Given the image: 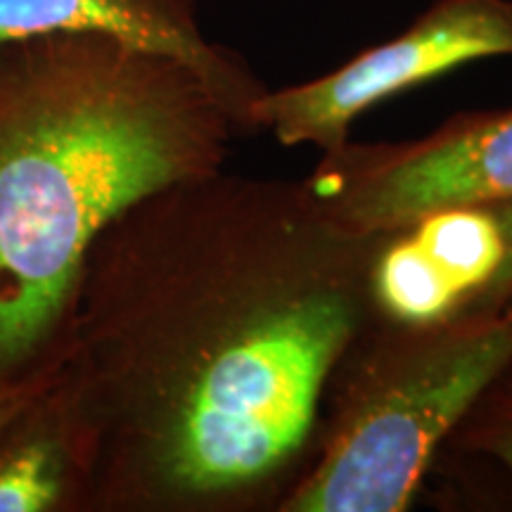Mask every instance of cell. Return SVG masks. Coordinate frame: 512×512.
Masks as SVG:
<instances>
[{
	"instance_id": "1",
	"label": "cell",
	"mask_w": 512,
	"mask_h": 512,
	"mask_svg": "<svg viewBox=\"0 0 512 512\" xmlns=\"http://www.w3.org/2000/svg\"><path fill=\"white\" fill-rule=\"evenodd\" d=\"M311 190L221 169L131 204L76 283L60 375L81 512H209L304 446L373 292V245Z\"/></svg>"
},
{
	"instance_id": "2",
	"label": "cell",
	"mask_w": 512,
	"mask_h": 512,
	"mask_svg": "<svg viewBox=\"0 0 512 512\" xmlns=\"http://www.w3.org/2000/svg\"><path fill=\"white\" fill-rule=\"evenodd\" d=\"M235 128L188 64L119 36L0 48V377L62 356L95 238L152 192L219 171Z\"/></svg>"
},
{
	"instance_id": "3",
	"label": "cell",
	"mask_w": 512,
	"mask_h": 512,
	"mask_svg": "<svg viewBox=\"0 0 512 512\" xmlns=\"http://www.w3.org/2000/svg\"><path fill=\"white\" fill-rule=\"evenodd\" d=\"M437 323L368 382L285 510L408 508L437 446L512 358L510 325L448 330Z\"/></svg>"
},
{
	"instance_id": "4",
	"label": "cell",
	"mask_w": 512,
	"mask_h": 512,
	"mask_svg": "<svg viewBox=\"0 0 512 512\" xmlns=\"http://www.w3.org/2000/svg\"><path fill=\"white\" fill-rule=\"evenodd\" d=\"M306 188L332 221L370 238L439 209L512 200V112L460 119L420 143L342 145Z\"/></svg>"
},
{
	"instance_id": "5",
	"label": "cell",
	"mask_w": 512,
	"mask_h": 512,
	"mask_svg": "<svg viewBox=\"0 0 512 512\" xmlns=\"http://www.w3.org/2000/svg\"><path fill=\"white\" fill-rule=\"evenodd\" d=\"M486 57H512V0H437L403 34L335 72L264 91L249 105L247 124L328 155L347 145L351 121L377 102Z\"/></svg>"
},
{
	"instance_id": "6",
	"label": "cell",
	"mask_w": 512,
	"mask_h": 512,
	"mask_svg": "<svg viewBox=\"0 0 512 512\" xmlns=\"http://www.w3.org/2000/svg\"><path fill=\"white\" fill-rule=\"evenodd\" d=\"M62 31H100L188 64L219 95L238 126L266 91L228 48L211 43L195 0H0V48Z\"/></svg>"
},
{
	"instance_id": "7",
	"label": "cell",
	"mask_w": 512,
	"mask_h": 512,
	"mask_svg": "<svg viewBox=\"0 0 512 512\" xmlns=\"http://www.w3.org/2000/svg\"><path fill=\"white\" fill-rule=\"evenodd\" d=\"M83 484L79 425L57 366L0 430V512H81Z\"/></svg>"
},
{
	"instance_id": "8",
	"label": "cell",
	"mask_w": 512,
	"mask_h": 512,
	"mask_svg": "<svg viewBox=\"0 0 512 512\" xmlns=\"http://www.w3.org/2000/svg\"><path fill=\"white\" fill-rule=\"evenodd\" d=\"M406 230L460 299L491 283L503 264L501 219L484 211L482 204L432 211Z\"/></svg>"
},
{
	"instance_id": "9",
	"label": "cell",
	"mask_w": 512,
	"mask_h": 512,
	"mask_svg": "<svg viewBox=\"0 0 512 512\" xmlns=\"http://www.w3.org/2000/svg\"><path fill=\"white\" fill-rule=\"evenodd\" d=\"M373 294L384 313L406 325L446 318L460 302V294L427 259L411 233L382 249L373 266Z\"/></svg>"
},
{
	"instance_id": "10",
	"label": "cell",
	"mask_w": 512,
	"mask_h": 512,
	"mask_svg": "<svg viewBox=\"0 0 512 512\" xmlns=\"http://www.w3.org/2000/svg\"><path fill=\"white\" fill-rule=\"evenodd\" d=\"M60 358L53 363H46V366L31 370V373L15 375V377H0V430H3V427L8 425V422L15 418L24 406H27L31 396L46 387V382L55 375L57 366H60Z\"/></svg>"
},
{
	"instance_id": "11",
	"label": "cell",
	"mask_w": 512,
	"mask_h": 512,
	"mask_svg": "<svg viewBox=\"0 0 512 512\" xmlns=\"http://www.w3.org/2000/svg\"><path fill=\"white\" fill-rule=\"evenodd\" d=\"M501 226H503V235H505V256H503L501 268H498L496 278L491 280L494 285L512 283V209L505 211V216L501 219Z\"/></svg>"
},
{
	"instance_id": "12",
	"label": "cell",
	"mask_w": 512,
	"mask_h": 512,
	"mask_svg": "<svg viewBox=\"0 0 512 512\" xmlns=\"http://www.w3.org/2000/svg\"><path fill=\"white\" fill-rule=\"evenodd\" d=\"M498 453H501V458L505 460V463H508V467L512 470V439L503 441V444L498 446Z\"/></svg>"
}]
</instances>
